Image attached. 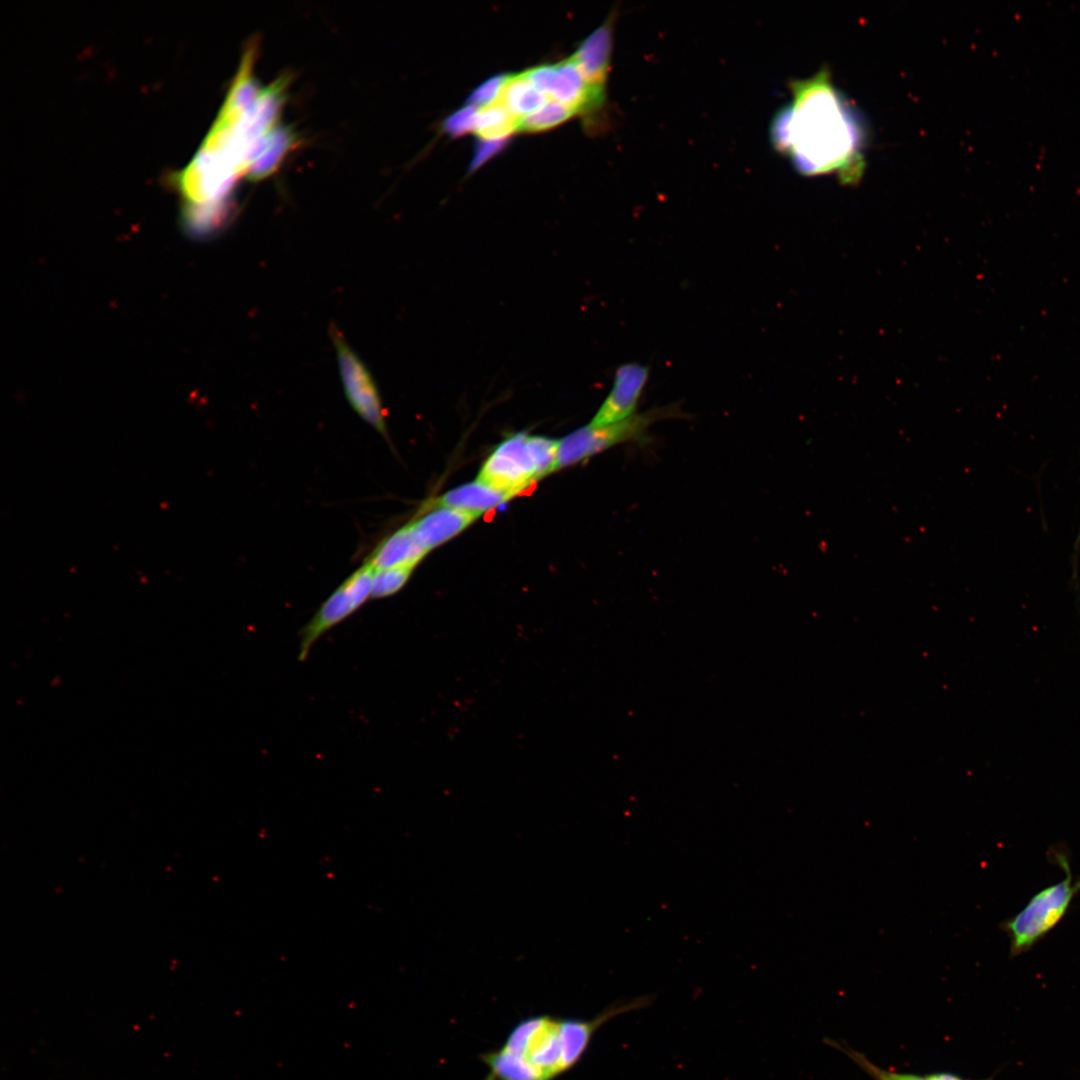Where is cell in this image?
Here are the masks:
<instances>
[{
  "label": "cell",
  "instance_id": "cell-1",
  "mask_svg": "<svg viewBox=\"0 0 1080 1080\" xmlns=\"http://www.w3.org/2000/svg\"><path fill=\"white\" fill-rule=\"evenodd\" d=\"M789 88L792 100L770 126L776 151L804 176L834 174L842 184L856 183L865 168L866 129L854 104L824 68Z\"/></svg>",
  "mask_w": 1080,
  "mask_h": 1080
},
{
  "label": "cell",
  "instance_id": "cell-2",
  "mask_svg": "<svg viewBox=\"0 0 1080 1080\" xmlns=\"http://www.w3.org/2000/svg\"><path fill=\"white\" fill-rule=\"evenodd\" d=\"M651 995L617 1001L590 1019L541 1014L520 1020L497 1049L480 1055L484 1080H554L584 1056L593 1036L620 1015L648 1008Z\"/></svg>",
  "mask_w": 1080,
  "mask_h": 1080
},
{
  "label": "cell",
  "instance_id": "cell-3",
  "mask_svg": "<svg viewBox=\"0 0 1080 1080\" xmlns=\"http://www.w3.org/2000/svg\"><path fill=\"white\" fill-rule=\"evenodd\" d=\"M558 446L554 439L516 433L494 449L476 480L512 497L556 471Z\"/></svg>",
  "mask_w": 1080,
  "mask_h": 1080
},
{
  "label": "cell",
  "instance_id": "cell-4",
  "mask_svg": "<svg viewBox=\"0 0 1080 1080\" xmlns=\"http://www.w3.org/2000/svg\"><path fill=\"white\" fill-rule=\"evenodd\" d=\"M1053 856L1065 871V877L1034 894L1017 914L1000 925L1009 939L1013 957L1029 951L1055 928L1080 892V878L1074 879L1067 856L1058 851Z\"/></svg>",
  "mask_w": 1080,
  "mask_h": 1080
},
{
  "label": "cell",
  "instance_id": "cell-5",
  "mask_svg": "<svg viewBox=\"0 0 1080 1080\" xmlns=\"http://www.w3.org/2000/svg\"><path fill=\"white\" fill-rule=\"evenodd\" d=\"M687 414L679 403L658 406L612 424L581 427L559 441L556 470L578 463L621 443L648 440L653 424Z\"/></svg>",
  "mask_w": 1080,
  "mask_h": 1080
},
{
  "label": "cell",
  "instance_id": "cell-6",
  "mask_svg": "<svg viewBox=\"0 0 1080 1080\" xmlns=\"http://www.w3.org/2000/svg\"><path fill=\"white\" fill-rule=\"evenodd\" d=\"M374 569L367 563L353 572L319 607L299 631L298 660L305 661L313 645L329 630L371 599Z\"/></svg>",
  "mask_w": 1080,
  "mask_h": 1080
},
{
  "label": "cell",
  "instance_id": "cell-7",
  "mask_svg": "<svg viewBox=\"0 0 1080 1080\" xmlns=\"http://www.w3.org/2000/svg\"><path fill=\"white\" fill-rule=\"evenodd\" d=\"M330 336L350 405L366 423L388 439L386 414L372 375L336 327H330Z\"/></svg>",
  "mask_w": 1080,
  "mask_h": 1080
},
{
  "label": "cell",
  "instance_id": "cell-8",
  "mask_svg": "<svg viewBox=\"0 0 1080 1080\" xmlns=\"http://www.w3.org/2000/svg\"><path fill=\"white\" fill-rule=\"evenodd\" d=\"M523 74L546 97L569 107L575 114L597 111L605 103L593 92L571 58L539 65Z\"/></svg>",
  "mask_w": 1080,
  "mask_h": 1080
},
{
  "label": "cell",
  "instance_id": "cell-9",
  "mask_svg": "<svg viewBox=\"0 0 1080 1080\" xmlns=\"http://www.w3.org/2000/svg\"><path fill=\"white\" fill-rule=\"evenodd\" d=\"M648 366L629 362L620 365L615 371L614 382L594 418L593 426L608 425L623 421L636 414L640 396L649 378Z\"/></svg>",
  "mask_w": 1080,
  "mask_h": 1080
},
{
  "label": "cell",
  "instance_id": "cell-10",
  "mask_svg": "<svg viewBox=\"0 0 1080 1080\" xmlns=\"http://www.w3.org/2000/svg\"><path fill=\"white\" fill-rule=\"evenodd\" d=\"M614 18L612 15L594 30L571 57L587 84L603 100L606 98Z\"/></svg>",
  "mask_w": 1080,
  "mask_h": 1080
},
{
  "label": "cell",
  "instance_id": "cell-11",
  "mask_svg": "<svg viewBox=\"0 0 1080 1080\" xmlns=\"http://www.w3.org/2000/svg\"><path fill=\"white\" fill-rule=\"evenodd\" d=\"M479 516L462 510L438 507L422 510L421 516L409 524L418 541L429 552L461 533Z\"/></svg>",
  "mask_w": 1080,
  "mask_h": 1080
},
{
  "label": "cell",
  "instance_id": "cell-12",
  "mask_svg": "<svg viewBox=\"0 0 1080 1080\" xmlns=\"http://www.w3.org/2000/svg\"><path fill=\"white\" fill-rule=\"evenodd\" d=\"M427 553L428 551L418 541L408 523L384 538L365 562L374 570L394 567L415 568Z\"/></svg>",
  "mask_w": 1080,
  "mask_h": 1080
},
{
  "label": "cell",
  "instance_id": "cell-13",
  "mask_svg": "<svg viewBox=\"0 0 1080 1080\" xmlns=\"http://www.w3.org/2000/svg\"><path fill=\"white\" fill-rule=\"evenodd\" d=\"M509 498L511 497L508 494L476 480L453 488L431 500L423 506V510L444 507L481 515L506 502Z\"/></svg>",
  "mask_w": 1080,
  "mask_h": 1080
},
{
  "label": "cell",
  "instance_id": "cell-14",
  "mask_svg": "<svg viewBox=\"0 0 1080 1080\" xmlns=\"http://www.w3.org/2000/svg\"><path fill=\"white\" fill-rule=\"evenodd\" d=\"M546 96L526 76H506L498 102L517 118L539 110L546 103Z\"/></svg>",
  "mask_w": 1080,
  "mask_h": 1080
},
{
  "label": "cell",
  "instance_id": "cell-15",
  "mask_svg": "<svg viewBox=\"0 0 1080 1080\" xmlns=\"http://www.w3.org/2000/svg\"><path fill=\"white\" fill-rule=\"evenodd\" d=\"M294 143L295 135L288 127L275 126L264 137L259 156L245 174L251 180L269 176L278 168Z\"/></svg>",
  "mask_w": 1080,
  "mask_h": 1080
},
{
  "label": "cell",
  "instance_id": "cell-16",
  "mask_svg": "<svg viewBox=\"0 0 1080 1080\" xmlns=\"http://www.w3.org/2000/svg\"><path fill=\"white\" fill-rule=\"evenodd\" d=\"M519 118L498 101L477 112L475 132L483 140H505L518 130Z\"/></svg>",
  "mask_w": 1080,
  "mask_h": 1080
},
{
  "label": "cell",
  "instance_id": "cell-17",
  "mask_svg": "<svg viewBox=\"0 0 1080 1080\" xmlns=\"http://www.w3.org/2000/svg\"><path fill=\"white\" fill-rule=\"evenodd\" d=\"M830 1043L831 1045L839 1048L842 1052H844L855 1064H857L874 1080H965L955 1074L948 1072H939L926 1076H919L910 1073H900L886 1070L877 1066L876 1064L871 1062L865 1055L851 1049L850 1047L842 1046L835 1041H831Z\"/></svg>",
  "mask_w": 1080,
  "mask_h": 1080
},
{
  "label": "cell",
  "instance_id": "cell-18",
  "mask_svg": "<svg viewBox=\"0 0 1080 1080\" xmlns=\"http://www.w3.org/2000/svg\"><path fill=\"white\" fill-rule=\"evenodd\" d=\"M575 115L569 107L550 101L539 110L519 119L518 130L540 132L554 128Z\"/></svg>",
  "mask_w": 1080,
  "mask_h": 1080
},
{
  "label": "cell",
  "instance_id": "cell-19",
  "mask_svg": "<svg viewBox=\"0 0 1080 1080\" xmlns=\"http://www.w3.org/2000/svg\"><path fill=\"white\" fill-rule=\"evenodd\" d=\"M414 568L394 567L374 570L371 599H381L400 591L409 580Z\"/></svg>",
  "mask_w": 1080,
  "mask_h": 1080
},
{
  "label": "cell",
  "instance_id": "cell-20",
  "mask_svg": "<svg viewBox=\"0 0 1080 1080\" xmlns=\"http://www.w3.org/2000/svg\"><path fill=\"white\" fill-rule=\"evenodd\" d=\"M477 108L467 105L451 114L443 123L444 129L452 136H461L475 130Z\"/></svg>",
  "mask_w": 1080,
  "mask_h": 1080
},
{
  "label": "cell",
  "instance_id": "cell-21",
  "mask_svg": "<svg viewBox=\"0 0 1080 1080\" xmlns=\"http://www.w3.org/2000/svg\"><path fill=\"white\" fill-rule=\"evenodd\" d=\"M506 76L497 75L476 88L468 99L469 105L486 107L498 101Z\"/></svg>",
  "mask_w": 1080,
  "mask_h": 1080
},
{
  "label": "cell",
  "instance_id": "cell-22",
  "mask_svg": "<svg viewBox=\"0 0 1080 1080\" xmlns=\"http://www.w3.org/2000/svg\"><path fill=\"white\" fill-rule=\"evenodd\" d=\"M505 143V140L493 141L481 139L475 150V154L469 170L473 171L477 169L493 155L499 152L504 147Z\"/></svg>",
  "mask_w": 1080,
  "mask_h": 1080
}]
</instances>
